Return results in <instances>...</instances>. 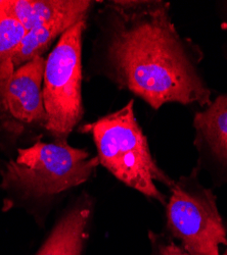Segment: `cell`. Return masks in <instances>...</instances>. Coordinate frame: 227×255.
Returning a JSON list of instances; mask_svg holds the SVG:
<instances>
[{"label": "cell", "mask_w": 227, "mask_h": 255, "mask_svg": "<svg viewBox=\"0 0 227 255\" xmlns=\"http://www.w3.org/2000/svg\"><path fill=\"white\" fill-rule=\"evenodd\" d=\"M107 10V69L120 88L156 111L166 103L212 102L196 47L177 32L168 2L112 1Z\"/></svg>", "instance_id": "cell-1"}, {"label": "cell", "mask_w": 227, "mask_h": 255, "mask_svg": "<svg viewBox=\"0 0 227 255\" xmlns=\"http://www.w3.org/2000/svg\"><path fill=\"white\" fill-rule=\"evenodd\" d=\"M133 101L119 111L84 125L80 131L91 134L99 163L119 181L166 206L157 183L170 189L175 182L154 159L148 138L135 118Z\"/></svg>", "instance_id": "cell-2"}, {"label": "cell", "mask_w": 227, "mask_h": 255, "mask_svg": "<svg viewBox=\"0 0 227 255\" xmlns=\"http://www.w3.org/2000/svg\"><path fill=\"white\" fill-rule=\"evenodd\" d=\"M98 164L97 157L66 140L38 141L19 148L0 168V189L20 197H49L89 180Z\"/></svg>", "instance_id": "cell-3"}, {"label": "cell", "mask_w": 227, "mask_h": 255, "mask_svg": "<svg viewBox=\"0 0 227 255\" xmlns=\"http://www.w3.org/2000/svg\"><path fill=\"white\" fill-rule=\"evenodd\" d=\"M86 19L67 30L45 59L43 100L45 129L66 140L83 117L82 104V37Z\"/></svg>", "instance_id": "cell-4"}, {"label": "cell", "mask_w": 227, "mask_h": 255, "mask_svg": "<svg viewBox=\"0 0 227 255\" xmlns=\"http://www.w3.org/2000/svg\"><path fill=\"white\" fill-rule=\"evenodd\" d=\"M198 173L194 168L171 188L167 229L190 255H220V247H227V230L214 193L200 183Z\"/></svg>", "instance_id": "cell-5"}, {"label": "cell", "mask_w": 227, "mask_h": 255, "mask_svg": "<svg viewBox=\"0 0 227 255\" xmlns=\"http://www.w3.org/2000/svg\"><path fill=\"white\" fill-rule=\"evenodd\" d=\"M44 67L43 56L18 68L10 57L0 62V138L11 140L36 127L45 128Z\"/></svg>", "instance_id": "cell-6"}, {"label": "cell", "mask_w": 227, "mask_h": 255, "mask_svg": "<svg viewBox=\"0 0 227 255\" xmlns=\"http://www.w3.org/2000/svg\"><path fill=\"white\" fill-rule=\"evenodd\" d=\"M195 130V145L203 165L220 184L227 183V94L196 114Z\"/></svg>", "instance_id": "cell-7"}, {"label": "cell", "mask_w": 227, "mask_h": 255, "mask_svg": "<svg viewBox=\"0 0 227 255\" xmlns=\"http://www.w3.org/2000/svg\"><path fill=\"white\" fill-rule=\"evenodd\" d=\"M92 3L87 0H0V6L26 31L65 16L86 18Z\"/></svg>", "instance_id": "cell-8"}, {"label": "cell", "mask_w": 227, "mask_h": 255, "mask_svg": "<svg viewBox=\"0 0 227 255\" xmlns=\"http://www.w3.org/2000/svg\"><path fill=\"white\" fill-rule=\"evenodd\" d=\"M90 205L82 203L60 219L37 255H81L87 238Z\"/></svg>", "instance_id": "cell-9"}, {"label": "cell", "mask_w": 227, "mask_h": 255, "mask_svg": "<svg viewBox=\"0 0 227 255\" xmlns=\"http://www.w3.org/2000/svg\"><path fill=\"white\" fill-rule=\"evenodd\" d=\"M83 19L86 18L74 15L65 16L27 31L10 56L14 68L25 65L35 57L42 56L57 37H60L67 30Z\"/></svg>", "instance_id": "cell-10"}, {"label": "cell", "mask_w": 227, "mask_h": 255, "mask_svg": "<svg viewBox=\"0 0 227 255\" xmlns=\"http://www.w3.org/2000/svg\"><path fill=\"white\" fill-rule=\"evenodd\" d=\"M26 32L14 17L0 6V62L12 55Z\"/></svg>", "instance_id": "cell-11"}, {"label": "cell", "mask_w": 227, "mask_h": 255, "mask_svg": "<svg viewBox=\"0 0 227 255\" xmlns=\"http://www.w3.org/2000/svg\"><path fill=\"white\" fill-rule=\"evenodd\" d=\"M152 255H190L181 246L165 235L150 233Z\"/></svg>", "instance_id": "cell-12"}, {"label": "cell", "mask_w": 227, "mask_h": 255, "mask_svg": "<svg viewBox=\"0 0 227 255\" xmlns=\"http://www.w3.org/2000/svg\"><path fill=\"white\" fill-rule=\"evenodd\" d=\"M222 255H227V247H226V249H225V251L223 252V254Z\"/></svg>", "instance_id": "cell-13"}]
</instances>
